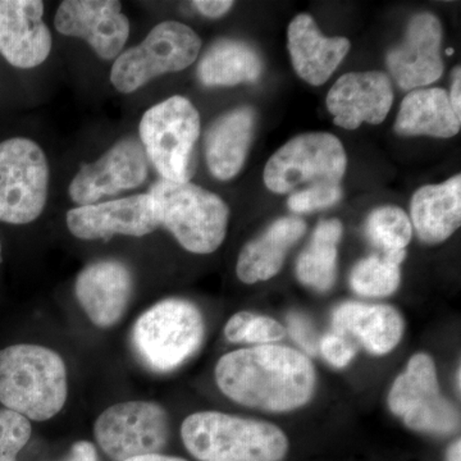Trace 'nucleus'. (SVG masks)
<instances>
[{
  "label": "nucleus",
  "mask_w": 461,
  "mask_h": 461,
  "mask_svg": "<svg viewBox=\"0 0 461 461\" xmlns=\"http://www.w3.org/2000/svg\"><path fill=\"white\" fill-rule=\"evenodd\" d=\"M315 369L305 354L280 345L239 348L223 355L215 382L224 395L248 408L291 411L311 402Z\"/></svg>",
  "instance_id": "f257e3e1"
},
{
  "label": "nucleus",
  "mask_w": 461,
  "mask_h": 461,
  "mask_svg": "<svg viewBox=\"0 0 461 461\" xmlns=\"http://www.w3.org/2000/svg\"><path fill=\"white\" fill-rule=\"evenodd\" d=\"M68 395L65 360L45 346L11 345L0 350V403L29 420L62 411Z\"/></svg>",
  "instance_id": "f03ea898"
},
{
  "label": "nucleus",
  "mask_w": 461,
  "mask_h": 461,
  "mask_svg": "<svg viewBox=\"0 0 461 461\" xmlns=\"http://www.w3.org/2000/svg\"><path fill=\"white\" fill-rule=\"evenodd\" d=\"M185 447L199 461H281L288 439L275 424L220 411H199L184 420Z\"/></svg>",
  "instance_id": "7ed1b4c3"
},
{
  "label": "nucleus",
  "mask_w": 461,
  "mask_h": 461,
  "mask_svg": "<svg viewBox=\"0 0 461 461\" xmlns=\"http://www.w3.org/2000/svg\"><path fill=\"white\" fill-rule=\"evenodd\" d=\"M149 193L156 199L160 227L185 250L212 254L223 244L230 209L220 196L191 182L157 181Z\"/></svg>",
  "instance_id": "20e7f679"
},
{
  "label": "nucleus",
  "mask_w": 461,
  "mask_h": 461,
  "mask_svg": "<svg viewBox=\"0 0 461 461\" xmlns=\"http://www.w3.org/2000/svg\"><path fill=\"white\" fill-rule=\"evenodd\" d=\"M204 318L198 306L184 299H166L144 312L133 324L132 346L150 371L180 368L203 344Z\"/></svg>",
  "instance_id": "39448f33"
},
{
  "label": "nucleus",
  "mask_w": 461,
  "mask_h": 461,
  "mask_svg": "<svg viewBox=\"0 0 461 461\" xmlns=\"http://www.w3.org/2000/svg\"><path fill=\"white\" fill-rule=\"evenodd\" d=\"M139 136L149 163L162 180L190 182L200 136L198 109L185 96L158 103L142 114Z\"/></svg>",
  "instance_id": "423d86ee"
},
{
  "label": "nucleus",
  "mask_w": 461,
  "mask_h": 461,
  "mask_svg": "<svg viewBox=\"0 0 461 461\" xmlns=\"http://www.w3.org/2000/svg\"><path fill=\"white\" fill-rule=\"evenodd\" d=\"M202 39L177 21L158 23L135 47L115 58L111 84L121 94L140 90L154 78L184 71L198 59Z\"/></svg>",
  "instance_id": "0eeeda50"
},
{
  "label": "nucleus",
  "mask_w": 461,
  "mask_h": 461,
  "mask_svg": "<svg viewBox=\"0 0 461 461\" xmlns=\"http://www.w3.org/2000/svg\"><path fill=\"white\" fill-rule=\"evenodd\" d=\"M50 167L47 154L29 138L0 142V222H35L47 206Z\"/></svg>",
  "instance_id": "6e6552de"
},
{
  "label": "nucleus",
  "mask_w": 461,
  "mask_h": 461,
  "mask_svg": "<svg viewBox=\"0 0 461 461\" xmlns=\"http://www.w3.org/2000/svg\"><path fill=\"white\" fill-rule=\"evenodd\" d=\"M346 165L345 149L336 136L305 133L273 154L264 169V184L276 194L291 193L300 185H339Z\"/></svg>",
  "instance_id": "1a4fd4ad"
},
{
  "label": "nucleus",
  "mask_w": 461,
  "mask_h": 461,
  "mask_svg": "<svg viewBox=\"0 0 461 461\" xmlns=\"http://www.w3.org/2000/svg\"><path fill=\"white\" fill-rule=\"evenodd\" d=\"M388 406L411 429L450 435L459 429L460 417L439 390L435 362L429 354H415L405 372L393 382Z\"/></svg>",
  "instance_id": "9d476101"
},
{
  "label": "nucleus",
  "mask_w": 461,
  "mask_h": 461,
  "mask_svg": "<svg viewBox=\"0 0 461 461\" xmlns=\"http://www.w3.org/2000/svg\"><path fill=\"white\" fill-rule=\"evenodd\" d=\"M94 436L113 461L160 454L169 438L168 414L153 402L115 403L99 415Z\"/></svg>",
  "instance_id": "9b49d317"
},
{
  "label": "nucleus",
  "mask_w": 461,
  "mask_h": 461,
  "mask_svg": "<svg viewBox=\"0 0 461 461\" xmlns=\"http://www.w3.org/2000/svg\"><path fill=\"white\" fill-rule=\"evenodd\" d=\"M149 176V160L140 140L123 138L94 162L81 166L69 184V198L77 206L139 189Z\"/></svg>",
  "instance_id": "f8f14e48"
},
{
  "label": "nucleus",
  "mask_w": 461,
  "mask_h": 461,
  "mask_svg": "<svg viewBox=\"0 0 461 461\" xmlns=\"http://www.w3.org/2000/svg\"><path fill=\"white\" fill-rule=\"evenodd\" d=\"M66 223L75 238L87 241L113 236L142 238L160 227L157 202L150 193L76 206L67 213Z\"/></svg>",
  "instance_id": "ddd939ff"
},
{
  "label": "nucleus",
  "mask_w": 461,
  "mask_h": 461,
  "mask_svg": "<svg viewBox=\"0 0 461 461\" xmlns=\"http://www.w3.org/2000/svg\"><path fill=\"white\" fill-rule=\"evenodd\" d=\"M54 27L60 35L86 41L104 60L122 53L131 32L122 3L115 0H66L57 9Z\"/></svg>",
  "instance_id": "4468645a"
},
{
  "label": "nucleus",
  "mask_w": 461,
  "mask_h": 461,
  "mask_svg": "<svg viewBox=\"0 0 461 461\" xmlns=\"http://www.w3.org/2000/svg\"><path fill=\"white\" fill-rule=\"evenodd\" d=\"M44 12L41 0H0V54L9 65L32 69L50 58L53 38Z\"/></svg>",
  "instance_id": "2eb2a0df"
},
{
  "label": "nucleus",
  "mask_w": 461,
  "mask_h": 461,
  "mask_svg": "<svg viewBox=\"0 0 461 461\" xmlns=\"http://www.w3.org/2000/svg\"><path fill=\"white\" fill-rule=\"evenodd\" d=\"M442 26L438 18L420 14L411 18L402 44L387 54V66L405 90L436 83L444 74Z\"/></svg>",
  "instance_id": "dca6fc26"
},
{
  "label": "nucleus",
  "mask_w": 461,
  "mask_h": 461,
  "mask_svg": "<svg viewBox=\"0 0 461 461\" xmlns=\"http://www.w3.org/2000/svg\"><path fill=\"white\" fill-rule=\"evenodd\" d=\"M132 293V272L115 259L89 264L75 282L76 299L91 323L99 329H111L122 320Z\"/></svg>",
  "instance_id": "f3484780"
},
{
  "label": "nucleus",
  "mask_w": 461,
  "mask_h": 461,
  "mask_svg": "<svg viewBox=\"0 0 461 461\" xmlns=\"http://www.w3.org/2000/svg\"><path fill=\"white\" fill-rule=\"evenodd\" d=\"M393 102L390 78L382 72H353L339 77L327 95L333 122L355 130L363 122L379 124L386 120Z\"/></svg>",
  "instance_id": "a211bd4d"
},
{
  "label": "nucleus",
  "mask_w": 461,
  "mask_h": 461,
  "mask_svg": "<svg viewBox=\"0 0 461 461\" xmlns=\"http://www.w3.org/2000/svg\"><path fill=\"white\" fill-rule=\"evenodd\" d=\"M288 51L296 74L306 83L321 86L330 80L350 50L346 38L321 35L309 14H299L288 26Z\"/></svg>",
  "instance_id": "6ab92c4d"
},
{
  "label": "nucleus",
  "mask_w": 461,
  "mask_h": 461,
  "mask_svg": "<svg viewBox=\"0 0 461 461\" xmlns=\"http://www.w3.org/2000/svg\"><path fill=\"white\" fill-rule=\"evenodd\" d=\"M335 333L354 338L373 355H386L399 345L403 333L402 315L393 306L348 302L332 314Z\"/></svg>",
  "instance_id": "aec40b11"
},
{
  "label": "nucleus",
  "mask_w": 461,
  "mask_h": 461,
  "mask_svg": "<svg viewBox=\"0 0 461 461\" xmlns=\"http://www.w3.org/2000/svg\"><path fill=\"white\" fill-rule=\"evenodd\" d=\"M256 114L238 108L215 120L205 135V159L209 172L221 181L238 176L253 140Z\"/></svg>",
  "instance_id": "412c9836"
},
{
  "label": "nucleus",
  "mask_w": 461,
  "mask_h": 461,
  "mask_svg": "<svg viewBox=\"0 0 461 461\" xmlns=\"http://www.w3.org/2000/svg\"><path fill=\"white\" fill-rule=\"evenodd\" d=\"M306 230L304 221L284 217L273 222L259 238L242 248L236 273L244 284L271 280L281 271L288 250L303 238Z\"/></svg>",
  "instance_id": "4be33fe9"
},
{
  "label": "nucleus",
  "mask_w": 461,
  "mask_h": 461,
  "mask_svg": "<svg viewBox=\"0 0 461 461\" xmlns=\"http://www.w3.org/2000/svg\"><path fill=\"white\" fill-rule=\"evenodd\" d=\"M411 226L427 245L446 241L461 224V176L420 187L411 200Z\"/></svg>",
  "instance_id": "5701e85b"
},
{
  "label": "nucleus",
  "mask_w": 461,
  "mask_h": 461,
  "mask_svg": "<svg viewBox=\"0 0 461 461\" xmlns=\"http://www.w3.org/2000/svg\"><path fill=\"white\" fill-rule=\"evenodd\" d=\"M461 115L454 111L445 90H414L402 100L395 122L402 136L427 135L448 139L459 133Z\"/></svg>",
  "instance_id": "b1692460"
},
{
  "label": "nucleus",
  "mask_w": 461,
  "mask_h": 461,
  "mask_svg": "<svg viewBox=\"0 0 461 461\" xmlns=\"http://www.w3.org/2000/svg\"><path fill=\"white\" fill-rule=\"evenodd\" d=\"M262 60L250 45L223 39L212 45L200 60V83L209 87L256 83L262 75Z\"/></svg>",
  "instance_id": "393cba45"
},
{
  "label": "nucleus",
  "mask_w": 461,
  "mask_h": 461,
  "mask_svg": "<svg viewBox=\"0 0 461 461\" xmlns=\"http://www.w3.org/2000/svg\"><path fill=\"white\" fill-rule=\"evenodd\" d=\"M342 236L339 220L321 221L296 263V276L305 286L329 291L336 280L338 245Z\"/></svg>",
  "instance_id": "a878e982"
},
{
  "label": "nucleus",
  "mask_w": 461,
  "mask_h": 461,
  "mask_svg": "<svg viewBox=\"0 0 461 461\" xmlns=\"http://www.w3.org/2000/svg\"><path fill=\"white\" fill-rule=\"evenodd\" d=\"M405 257L406 251L402 250L360 260L351 271V288L359 295L366 297L393 295L402 280L400 264Z\"/></svg>",
  "instance_id": "bb28decb"
},
{
  "label": "nucleus",
  "mask_w": 461,
  "mask_h": 461,
  "mask_svg": "<svg viewBox=\"0 0 461 461\" xmlns=\"http://www.w3.org/2000/svg\"><path fill=\"white\" fill-rule=\"evenodd\" d=\"M364 230L372 245L384 254L405 250L412 236L411 220L397 206L375 209L369 214Z\"/></svg>",
  "instance_id": "cd10ccee"
},
{
  "label": "nucleus",
  "mask_w": 461,
  "mask_h": 461,
  "mask_svg": "<svg viewBox=\"0 0 461 461\" xmlns=\"http://www.w3.org/2000/svg\"><path fill=\"white\" fill-rule=\"evenodd\" d=\"M32 433V423L26 417L9 409H0V461H17Z\"/></svg>",
  "instance_id": "c85d7f7f"
},
{
  "label": "nucleus",
  "mask_w": 461,
  "mask_h": 461,
  "mask_svg": "<svg viewBox=\"0 0 461 461\" xmlns=\"http://www.w3.org/2000/svg\"><path fill=\"white\" fill-rule=\"evenodd\" d=\"M342 198L339 185L317 184L296 191L288 198V208L295 213H309L335 205Z\"/></svg>",
  "instance_id": "c756f323"
},
{
  "label": "nucleus",
  "mask_w": 461,
  "mask_h": 461,
  "mask_svg": "<svg viewBox=\"0 0 461 461\" xmlns=\"http://www.w3.org/2000/svg\"><path fill=\"white\" fill-rule=\"evenodd\" d=\"M286 329L276 320L264 315H254L249 324L244 342L248 344L271 345L273 342L280 341L286 336Z\"/></svg>",
  "instance_id": "7c9ffc66"
},
{
  "label": "nucleus",
  "mask_w": 461,
  "mask_h": 461,
  "mask_svg": "<svg viewBox=\"0 0 461 461\" xmlns=\"http://www.w3.org/2000/svg\"><path fill=\"white\" fill-rule=\"evenodd\" d=\"M320 350L324 359L335 368H345L348 366L357 351L353 342L339 333H329L324 336L320 342Z\"/></svg>",
  "instance_id": "2f4dec72"
},
{
  "label": "nucleus",
  "mask_w": 461,
  "mask_h": 461,
  "mask_svg": "<svg viewBox=\"0 0 461 461\" xmlns=\"http://www.w3.org/2000/svg\"><path fill=\"white\" fill-rule=\"evenodd\" d=\"M288 330L291 338L302 346L306 353L315 355L320 350V342H318L317 333L312 321L305 315L299 313H291L287 317Z\"/></svg>",
  "instance_id": "473e14b6"
},
{
  "label": "nucleus",
  "mask_w": 461,
  "mask_h": 461,
  "mask_svg": "<svg viewBox=\"0 0 461 461\" xmlns=\"http://www.w3.org/2000/svg\"><path fill=\"white\" fill-rule=\"evenodd\" d=\"M254 315L256 314L250 313V312H240V313L232 315L227 321L226 327H224L226 339L233 344L244 342L249 324H250Z\"/></svg>",
  "instance_id": "72a5a7b5"
},
{
  "label": "nucleus",
  "mask_w": 461,
  "mask_h": 461,
  "mask_svg": "<svg viewBox=\"0 0 461 461\" xmlns=\"http://www.w3.org/2000/svg\"><path fill=\"white\" fill-rule=\"evenodd\" d=\"M193 5L203 16L220 18L229 14L235 3L230 0H198V2H193Z\"/></svg>",
  "instance_id": "f704fd0d"
},
{
  "label": "nucleus",
  "mask_w": 461,
  "mask_h": 461,
  "mask_svg": "<svg viewBox=\"0 0 461 461\" xmlns=\"http://www.w3.org/2000/svg\"><path fill=\"white\" fill-rule=\"evenodd\" d=\"M65 461H99L95 446L89 441H78L72 446L71 453Z\"/></svg>",
  "instance_id": "c9c22d12"
},
{
  "label": "nucleus",
  "mask_w": 461,
  "mask_h": 461,
  "mask_svg": "<svg viewBox=\"0 0 461 461\" xmlns=\"http://www.w3.org/2000/svg\"><path fill=\"white\" fill-rule=\"evenodd\" d=\"M450 98L451 105L457 114L461 115V75L460 67L454 69L453 72V85H451V93L448 95Z\"/></svg>",
  "instance_id": "e433bc0d"
},
{
  "label": "nucleus",
  "mask_w": 461,
  "mask_h": 461,
  "mask_svg": "<svg viewBox=\"0 0 461 461\" xmlns=\"http://www.w3.org/2000/svg\"><path fill=\"white\" fill-rule=\"evenodd\" d=\"M126 461H187L177 456H168V455L150 454L144 456L132 457Z\"/></svg>",
  "instance_id": "4c0bfd02"
},
{
  "label": "nucleus",
  "mask_w": 461,
  "mask_h": 461,
  "mask_svg": "<svg viewBox=\"0 0 461 461\" xmlns=\"http://www.w3.org/2000/svg\"><path fill=\"white\" fill-rule=\"evenodd\" d=\"M461 457V442L460 439L455 441L453 445L450 446L447 451V461H460Z\"/></svg>",
  "instance_id": "58836bf2"
},
{
  "label": "nucleus",
  "mask_w": 461,
  "mask_h": 461,
  "mask_svg": "<svg viewBox=\"0 0 461 461\" xmlns=\"http://www.w3.org/2000/svg\"><path fill=\"white\" fill-rule=\"evenodd\" d=\"M2 253H3L2 241H0V263H2V260H3Z\"/></svg>",
  "instance_id": "ea45409f"
},
{
  "label": "nucleus",
  "mask_w": 461,
  "mask_h": 461,
  "mask_svg": "<svg viewBox=\"0 0 461 461\" xmlns=\"http://www.w3.org/2000/svg\"><path fill=\"white\" fill-rule=\"evenodd\" d=\"M453 50H447V54H453Z\"/></svg>",
  "instance_id": "a19ab883"
}]
</instances>
